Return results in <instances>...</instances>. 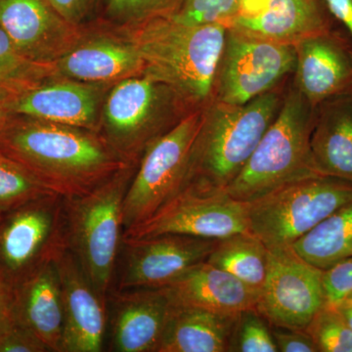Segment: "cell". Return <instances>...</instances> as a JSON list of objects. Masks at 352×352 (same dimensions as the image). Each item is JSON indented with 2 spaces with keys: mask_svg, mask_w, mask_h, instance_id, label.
Instances as JSON below:
<instances>
[{
  "mask_svg": "<svg viewBox=\"0 0 352 352\" xmlns=\"http://www.w3.org/2000/svg\"><path fill=\"white\" fill-rule=\"evenodd\" d=\"M248 228L247 203L226 191L187 184L149 219L129 227L122 238H149L182 234L221 240Z\"/></svg>",
  "mask_w": 352,
  "mask_h": 352,
  "instance_id": "8fae6325",
  "label": "cell"
},
{
  "mask_svg": "<svg viewBox=\"0 0 352 352\" xmlns=\"http://www.w3.org/2000/svg\"><path fill=\"white\" fill-rule=\"evenodd\" d=\"M219 241L182 234L122 238L116 289L163 288L192 266L207 261Z\"/></svg>",
  "mask_w": 352,
  "mask_h": 352,
  "instance_id": "4fadbf2b",
  "label": "cell"
},
{
  "mask_svg": "<svg viewBox=\"0 0 352 352\" xmlns=\"http://www.w3.org/2000/svg\"><path fill=\"white\" fill-rule=\"evenodd\" d=\"M204 110L189 113L143 154L124 198V231L151 217L184 186Z\"/></svg>",
  "mask_w": 352,
  "mask_h": 352,
  "instance_id": "ba28073f",
  "label": "cell"
},
{
  "mask_svg": "<svg viewBox=\"0 0 352 352\" xmlns=\"http://www.w3.org/2000/svg\"><path fill=\"white\" fill-rule=\"evenodd\" d=\"M310 152L317 173L352 183V95L315 107Z\"/></svg>",
  "mask_w": 352,
  "mask_h": 352,
  "instance_id": "603a6c76",
  "label": "cell"
},
{
  "mask_svg": "<svg viewBox=\"0 0 352 352\" xmlns=\"http://www.w3.org/2000/svg\"><path fill=\"white\" fill-rule=\"evenodd\" d=\"M14 91L0 87V131L6 126L9 120L12 119L10 104L12 100Z\"/></svg>",
  "mask_w": 352,
  "mask_h": 352,
  "instance_id": "f35d334b",
  "label": "cell"
},
{
  "mask_svg": "<svg viewBox=\"0 0 352 352\" xmlns=\"http://www.w3.org/2000/svg\"><path fill=\"white\" fill-rule=\"evenodd\" d=\"M192 112L170 87L141 74L109 88L100 134L124 163L139 164L155 141Z\"/></svg>",
  "mask_w": 352,
  "mask_h": 352,
  "instance_id": "8992f818",
  "label": "cell"
},
{
  "mask_svg": "<svg viewBox=\"0 0 352 352\" xmlns=\"http://www.w3.org/2000/svg\"><path fill=\"white\" fill-rule=\"evenodd\" d=\"M335 20L349 34L352 43V0H323Z\"/></svg>",
  "mask_w": 352,
  "mask_h": 352,
  "instance_id": "8d00e7d4",
  "label": "cell"
},
{
  "mask_svg": "<svg viewBox=\"0 0 352 352\" xmlns=\"http://www.w3.org/2000/svg\"><path fill=\"white\" fill-rule=\"evenodd\" d=\"M273 0H240L239 15L252 17L265 10Z\"/></svg>",
  "mask_w": 352,
  "mask_h": 352,
  "instance_id": "ab89813d",
  "label": "cell"
},
{
  "mask_svg": "<svg viewBox=\"0 0 352 352\" xmlns=\"http://www.w3.org/2000/svg\"><path fill=\"white\" fill-rule=\"evenodd\" d=\"M308 263L324 270L352 256V201L291 245Z\"/></svg>",
  "mask_w": 352,
  "mask_h": 352,
  "instance_id": "d4e9b609",
  "label": "cell"
},
{
  "mask_svg": "<svg viewBox=\"0 0 352 352\" xmlns=\"http://www.w3.org/2000/svg\"><path fill=\"white\" fill-rule=\"evenodd\" d=\"M111 344L117 352H157L170 314L162 288L111 291Z\"/></svg>",
  "mask_w": 352,
  "mask_h": 352,
  "instance_id": "d6986e66",
  "label": "cell"
},
{
  "mask_svg": "<svg viewBox=\"0 0 352 352\" xmlns=\"http://www.w3.org/2000/svg\"><path fill=\"white\" fill-rule=\"evenodd\" d=\"M100 0H50L58 13L69 24L82 27Z\"/></svg>",
  "mask_w": 352,
  "mask_h": 352,
  "instance_id": "d590c367",
  "label": "cell"
},
{
  "mask_svg": "<svg viewBox=\"0 0 352 352\" xmlns=\"http://www.w3.org/2000/svg\"><path fill=\"white\" fill-rule=\"evenodd\" d=\"M339 27L323 0H273L258 15L237 16L228 25L254 38L294 46Z\"/></svg>",
  "mask_w": 352,
  "mask_h": 352,
  "instance_id": "44dd1931",
  "label": "cell"
},
{
  "mask_svg": "<svg viewBox=\"0 0 352 352\" xmlns=\"http://www.w3.org/2000/svg\"><path fill=\"white\" fill-rule=\"evenodd\" d=\"M287 82L241 105L212 101L205 108L185 185L226 191L277 117Z\"/></svg>",
  "mask_w": 352,
  "mask_h": 352,
  "instance_id": "3957f363",
  "label": "cell"
},
{
  "mask_svg": "<svg viewBox=\"0 0 352 352\" xmlns=\"http://www.w3.org/2000/svg\"><path fill=\"white\" fill-rule=\"evenodd\" d=\"M272 335L280 352H319L312 338L305 330L272 328Z\"/></svg>",
  "mask_w": 352,
  "mask_h": 352,
  "instance_id": "e575fe53",
  "label": "cell"
},
{
  "mask_svg": "<svg viewBox=\"0 0 352 352\" xmlns=\"http://www.w3.org/2000/svg\"><path fill=\"white\" fill-rule=\"evenodd\" d=\"M294 45L228 28L214 87V101L241 105L281 87L295 73Z\"/></svg>",
  "mask_w": 352,
  "mask_h": 352,
  "instance_id": "30bf717a",
  "label": "cell"
},
{
  "mask_svg": "<svg viewBox=\"0 0 352 352\" xmlns=\"http://www.w3.org/2000/svg\"><path fill=\"white\" fill-rule=\"evenodd\" d=\"M0 283H2L1 277H0Z\"/></svg>",
  "mask_w": 352,
  "mask_h": 352,
  "instance_id": "7bdbcfd3",
  "label": "cell"
},
{
  "mask_svg": "<svg viewBox=\"0 0 352 352\" xmlns=\"http://www.w3.org/2000/svg\"><path fill=\"white\" fill-rule=\"evenodd\" d=\"M53 76H56L54 65L25 56L0 28V87L17 92Z\"/></svg>",
  "mask_w": 352,
  "mask_h": 352,
  "instance_id": "4316f807",
  "label": "cell"
},
{
  "mask_svg": "<svg viewBox=\"0 0 352 352\" xmlns=\"http://www.w3.org/2000/svg\"><path fill=\"white\" fill-rule=\"evenodd\" d=\"M229 351L278 352L270 324L256 308L238 315Z\"/></svg>",
  "mask_w": 352,
  "mask_h": 352,
  "instance_id": "4dcf8cb0",
  "label": "cell"
},
{
  "mask_svg": "<svg viewBox=\"0 0 352 352\" xmlns=\"http://www.w3.org/2000/svg\"><path fill=\"white\" fill-rule=\"evenodd\" d=\"M110 87L53 76L34 87L14 92L11 112L13 116L100 133L102 106Z\"/></svg>",
  "mask_w": 352,
  "mask_h": 352,
  "instance_id": "5bb4252c",
  "label": "cell"
},
{
  "mask_svg": "<svg viewBox=\"0 0 352 352\" xmlns=\"http://www.w3.org/2000/svg\"><path fill=\"white\" fill-rule=\"evenodd\" d=\"M53 192L0 149V215Z\"/></svg>",
  "mask_w": 352,
  "mask_h": 352,
  "instance_id": "83f0119b",
  "label": "cell"
},
{
  "mask_svg": "<svg viewBox=\"0 0 352 352\" xmlns=\"http://www.w3.org/2000/svg\"><path fill=\"white\" fill-rule=\"evenodd\" d=\"M295 48L292 80L312 107L352 95V43L344 28L303 39Z\"/></svg>",
  "mask_w": 352,
  "mask_h": 352,
  "instance_id": "e0dca14e",
  "label": "cell"
},
{
  "mask_svg": "<svg viewBox=\"0 0 352 352\" xmlns=\"http://www.w3.org/2000/svg\"><path fill=\"white\" fill-rule=\"evenodd\" d=\"M352 305V296H351V298H349V300H347V302L346 303H344V305Z\"/></svg>",
  "mask_w": 352,
  "mask_h": 352,
  "instance_id": "b9f144b4",
  "label": "cell"
},
{
  "mask_svg": "<svg viewBox=\"0 0 352 352\" xmlns=\"http://www.w3.org/2000/svg\"><path fill=\"white\" fill-rule=\"evenodd\" d=\"M64 307L62 352H100L107 327V300L97 294L68 247L53 259Z\"/></svg>",
  "mask_w": 352,
  "mask_h": 352,
  "instance_id": "2e32d148",
  "label": "cell"
},
{
  "mask_svg": "<svg viewBox=\"0 0 352 352\" xmlns=\"http://www.w3.org/2000/svg\"><path fill=\"white\" fill-rule=\"evenodd\" d=\"M0 149L65 199L85 195L131 164L100 133L23 116L0 131Z\"/></svg>",
  "mask_w": 352,
  "mask_h": 352,
  "instance_id": "6da1fadb",
  "label": "cell"
},
{
  "mask_svg": "<svg viewBox=\"0 0 352 352\" xmlns=\"http://www.w3.org/2000/svg\"><path fill=\"white\" fill-rule=\"evenodd\" d=\"M324 307L339 309L352 296V256L322 270Z\"/></svg>",
  "mask_w": 352,
  "mask_h": 352,
  "instance_id": "d6a6232c",
  "label": "cell"
},
{
  "mask_svg": "<svg viewBox=\"0 0 352 352\" xmlns=\"http://www.w3.org/2000/svg\"><path fill=\"white\" fill-rule=\"evenodd\" d=\"M322 270L291 245L268 248V270L256 309L272 327L305 330L324 307Z\"/></svg>",
  "mask_w": 352,
  "mask_h": 352,
  "instance_id": "7c38bea8",
  "label": "cell"
},
{
  "mask_svg": "<svg viewBox=\"0 0 352 352\" xmlns=\"http://www.w3.org/2000/svg\"><path fill=\"white\" fill-rule=\"evenodd\" d=\"M56 76L78 82L110 85L141 75L142 57L129 34H83L80 41L54 64Z\"/></svg>",
  "mask_w": 352,
  "mask_h": 352,
  "instance_id": "ac0fdd59",
  "label": "cell"
},
{
  "mask_svg": "<svg viewBox=\"0 0 352 352\" xmlns=\"http://www.w3.org/2000/svg\"><path fill=\"white\" fill-rule=\"evenodd\" d=\"M67 247L66 200L43 197L0 215V277L14 287Z\"/></svg>",
  "mask_w": 352,
  "mask_h": 352,
  "instance_id": "9c48e42d",
  "label": "cell"
},
{
  "mask_svg": "<svg viewBox=\"0 0 352 352\" xmlns=\"http://www.w3.org/2000/svg\"><path fill=\"white\" fill-rule=\"evenodd\" d=\"M13 305V289L6 283H0V329L11 314Z\"/></svg>",
  "mask_w": 352,
  "mask_h": 352,
  "instance_id": "74e56055",
  "label": "cell"
},
{
  "mask_svg": "<svg viewBox=\"0 0 352 352\" xmlns=\"http://www.w3.org/2000/svg\"><path fill=\"white\" fill-rule=\"evenodd\" d=\"M207 261L258 294L267 275L268 248L254 234L245 231L219 240Z\"/></svg>",
  "mask_w": 352,
  "mask_h": 352,
  "instance_id": "484cf974",
  "label": "cell"
},
{
  "mask_svg": "<svg viewBox=\"0 0 352 352\" xmlns=\"http://www.w3.org/2000/svg\"><path fill=\"white\" fill-rule=\"evenodd\" d=\"M240 0H180L168 16L179 24L201 25L220 24L228 27L239 15Z\"/></svg>",
  "mask_w": 352,
  "mask_h": 352,
  "instance_id": "1f68e13d",
  "label": "cell"
},
{
  "mask_svg": "<svg viewBox=\"0 0 352 352\" xmlns=\"http://www.w3.org/2000/svg\"><path fill=\"white\" fill-rule=\"evenodd\" d=\"M180 0H103L108 22L124 29L153 18L168 16Z\"/></svg>",
  "mask_w": 352,
  "mask_h": 352,
  "instance_id": "f546056e",
  "label": "cell"
},
{
  "mask_svg": "<svg viewBox=\"0 0 352 352\" xmlns=\"http://www.w3.org/2000/svg\"><path fill=\"white\" fill-rule=\"evenodd\" d=\"M124 30L142 57V74L170 87L191 111L214 101L226 25H183L161 16Z\"/></svg>",
  "mask_w": 352,
  "mask_h": 352,
  "instance_id": "7a4b0ae2",
  "label": "cell"
},
{
  "mask_svg": "<svg viewBox=\"0 0 352 352\" xmlns=\"http://www.w3.org/2000/svg\"><path fill=\"white\" fill-rule=\"evenodd\" d=\"M47 346L25 326L13 309L0 329V352H45Z\"/></svg>",
  "mask_w": 352,
  "mask_h": 352,
  "instance_id": "836d02e7",
  "label": "cell"
},
{
  "mask_svg": "<svg viewBox=\"0 0 352 352\" xmlns=\"http://www.w3.org/2000/svg\"><path fill=\"white\" fill-rule=\"evenodd\" d=\"M314 120L315 108L291 76L277 117L240 175L227 187V193L235 200L250 203L287 183L319 175L310 152Z\"/></svg>",
  "mask_w": 352,
  "mask_h": 352,
  "instance_id": "277c9868",
  "label": "cell"
},
{
  "mask_svg": "<svg viewBox=\"0 0 352 352\" xmlns=\"http://www.w3.org/2000/svg\"><path fill=\"white\" fill-rule=\"evenodd\" d=\"M340 314L346 319V323L352 329V305H344L339 308Z\"/></svg>",
  "mask_w": 352,
  "mask_h": 352,
  "instance_id": "60d3db41",
  "label": "cell"
},
{
  "mask_svg": "<svg viewBox=\"0 0 352 352\" xmlns=\"http://www.w3.org/2000/svg\"><path fill=\"white\" fill-rule=\"evenodd\" d=\"M352 201V183L312 175L247 203L249 232L267 248L291 245Z\"/></svg>",
  "mask_w": 352,
  "mask_h": 352,
  "instance_id": "52a82bcc",
  "label": "cell"
},
{
  "mask_svg": "<svg viewBox=\"0 0 352 352\" xmlns=\"http://www.w3.org/2000/svg\"><path fill=\"white\" fill-rule=\"evenodd\" d=\"M13 309L50 351L62 352L64 307L61 285L53 261L12 287Z\"/></svg>",
  "mask_w": 352,
  "mask_h": 352,
  "instance_id": "7402d4cb",
  "label": "cell"
},
{
  "mask_svg": "<svg viewBox=\"0 0 352 352\" xmlns=\"http://www.w3.org/2000/svg\"><path fill=\"white\" fill-rule=\"evenodd\" d=\"M138 166L127 164L85 195L65 199L67 247L105 300L122 247L124 198Z\"/></svg>",
  "mask_w": 352,
  "mask_h": 352,
  "instance_id": "5b68a950",
  "label": "cell"
},
{
  "mask_svg": "<svg viewBox=\"0 0 352 352\" xmlns=\"http://www.w3.org/2000/svg\"><path fill=\"white\" fill-rule=\"evenodd\" d=\"M173 307L238 314L256 308L258 294L207 261L192 266L162 288Z\"/></svg>",
  "mask_w": 352,
  "mask_h": 352,
  "instance_id": "ffe728a7",
  "label": "cell"
},
{
  "mask_svg": "<svg viewBox=\"0 0 352 352\" xmlns=\"http://www.w3.org/2000/svg\"><path fill=\"white\" fill-rule=\"evenodd\" d=\"M0 28L23 54L43 64H54L85 34L50 0H0Z\"/></svg>",
  "mask_w": 352,
  "mask_h": 352,
  "instance_id": "9a60e30c",
  "label": "cell"
},
{
  "mask_svg": "<svg viewBox=\"0 0 352 352\" xmlns=\"http://www.w3.org/2000/svg\"><path fill=\"white\" fill-rule=\"evenodd\" d=\"M305 331L319 352H352V329L339 309L322 307Z\"/></svg>",
  "mask_w": 352,
  "mask_h": 352,
  "instance_id": "f1b7e54d",
  "label": "cell"
},
{
  "mask_svg": "<svg viewBox=\"0 0 352 352\" xmlns=\"http://www.w3.org/2000/svg\"><path fill=\"white\" fill-rule=\"evenodd\" d=\"M238 315L171 307L157 352L229 351Z\"/></svg>",
  "mask_w": 352,
  "mask_h": 352,
  "instance_id": "cb8c5ba5",
  "label": "cell"
}]
</instances>
